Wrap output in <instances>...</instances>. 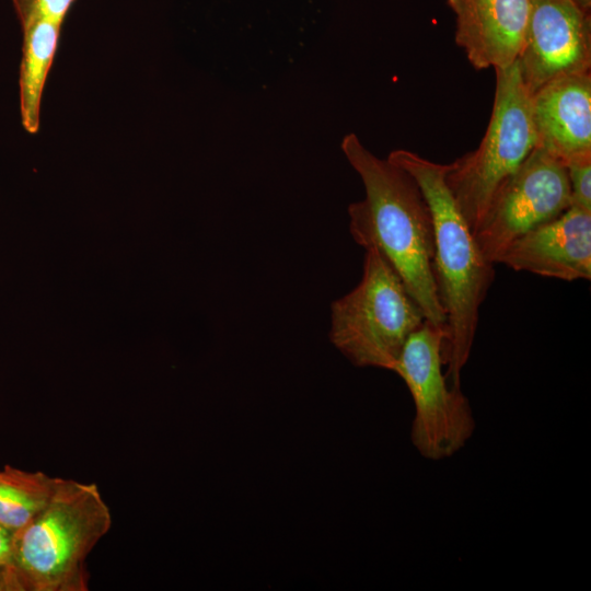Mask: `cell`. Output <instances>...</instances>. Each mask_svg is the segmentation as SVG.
Listing matches in <instances>:
<instances>
[{
  "label": "cell",
  "mask_w": 591,
  "mask_h": 591,
  "mask_svg": "<svg viewBox=\"0 0 591 591\" xmlns=\"http://www.w3.org/2000/svg\"><path fill=\"white\" fill-rule=\"evenodd\" d=\"M448 332L428 321L407 339L393 368L415 405L410 439L418 453L440 461L459 452L475 431L472 408L460 387L448 383Z\"/></svg>",
  "instance_id": "8992f818"
},
{
  "label": "cell",
  "mask_w": 591,
  "mask_h": 591,
  "mask_svg": "<svg viewBox=\"0 0 591 591\" xmlns=\"http://www.w3.org/2000/svg\"><path fill=\"white\" fill-rule=\"evenodd\" d=\"M12 552L13 532L0 523V568L13 569Z\"/></svg>",
  "instance_id": "2e32d148"
},
{
  "label": "cell",
  "mask_w": 591,
  "mask_h": 591,
  "mask_svg": "<svg viewBox=\"0 0 591 591\" xmlns=\"http://www.w3.org/2000/svg\"><path fill=\"white\" fill-rule=\"evenodd\" d=\"M0 591H22V587L13 569L0 568Z\"/></svg>",
  "instance_id": "e0dca14e"
},
{
  "label": "cell",
  "mask_w": 591,
  "mask_h": 591,
  "mask_svg": "<svg viewBox=\"0 0 591 591\" xmlns=\"http://www.w3.org/2000/svg\"><path fill=\"white\" fill-rule=\"evenodd\" d=\"M454 38L477 70L513 65L522 51L531 0H447Z\"/></svg>",
  "instance_id": "30bf717a"
},
{
  "label": "cell",
  "mask_w": 591,
  "mask_h": 591,
  "mask_svg": "<svg viewBox=\"0 0 591 591\" xmlns=\"http://www.w3.org/2000/svg\"><path fill=\"white\" fill-rule=\"evenodd\" d=\"M111 526L95 484L60 478L47 506L13 532L12 566L22 590H88L86 557Z\"/></svg>",
  "instance_id": "3957f363"
},
{
  "label": "cell",
  "mask_w": 591,
  "mask_h": 591,
  "mask_svg": "<svg viewBox=\"0 0 591 591\" xmlns=\"http://www.w3.org/2000/svg\"><path fill=\"white\" fill-rule=\"evenodd\" d=\"M364 250L360 282L331 305L329 339L356 367L392 371L426 318L380 251Z\"/></svg>",
  "instance_id": "277c9868"
},
{
  "label": "cell",
  "mask_w": 591,
  "mask_h": 591,
  "mask_svg": "<svg viewBox=\"0 0 591 591\" xmlns=\"http://www.w3.org/2000/svg\"><path fill=\"white\" fill-rule=\"evenodd\" d=\"M537 146L565 165L591 155V74L554 79L531 95Z\"/></svg>",
  "instance_id": "8fae6325"
},
{
  "label": "cell",
  "mask_w": 591,
  "mask_h": 591,
  "mask_svg": "<svg viewBox=\"0 0 591 591\" xmlns=\"http://www.w3.org/2000/svg\"><path fill=\"white\" fill-rule=\"evenodd\" d=\"M571 206L591 211V155L566 164Z\"/></svg>",
  "instance_id": "9a60e30c"
},
{
  "label": "cell",
  "mask_w": 591,
  "mask_h": 591,
  "mask_svg": "<svg viewBox=\"0 0 591 591\" xmlns=\"http://www.w3.org/2000/svg\"><path fill=\"white\" fill-rule=\"evenodd\" d=\"M21 25L38 19L62 24L74 0H12Z\"/></svg>",
  "instance_id": "5bb4252c"
},
{
  "label": "cell",
  "mask_w": 591,
  "mask_h": 591,
  "mask_svg": "<svg viewBox=\"0 0 591 591\" xmlns=\"http://www.w3.org/2000/svg\"><path fill=\"white\" fill-rule=\"evenodd\" d=\"M22 26L20 65V113L24 129L36 134L40 125V103L45 82L57 51L61 24L38 19Z\"/></svg>",
  "instance_id": "7c38bea8"
},
{
  "label": "cell",
  "mask_w": 591,
  "mask_h": 591,
  "mask_svg": "<svg viewBox=\"0 0 591 591\" xmlns=\"http://www.w3.org/2000/svg\"><path fill=\"white\" fill-rule=\"evenodd\" d=\"M387 159L416 181L431 213L433 275L447 316L445 374L452 386L460 387L461 372L473 347L479 310L495 278V264L484 257L447 184L449 164L432 162L405 149L392 151Z\"/></svg>",
  "instance_id": "7a4b0ae2"
},
{
  "label": "cell",
  "mask_w": 591,
  "mask_h": 591,
  "mask_svg": "<svg viewBox=\"0 0 591 591\" xmlns=\"http://www.w3.org/2000/svg\"><path fill=\"white\" fill-rule=\"evenodd\" d=\"M577 8H579L583 13L590 14L591 11V0H570Z\"/></svg>",
  "instance_id": "ac0fdd59"
},
{
  "label": "cell",
  "mask_w": 591,
  "mask_h": 591,
  "mask_svg": "<svg viewBox=\"0 0 591 591\" xmlns=\"http://www.w3.org/2000/svg\"><path fill=\"white\" fill-rule=\"evenodd\" d=\"M570 206L566 165L537 146L494 197L475 240L484 257L495 264L514 240Z\"/></svg>",
  "instance_id": "52a82bcc"
},
{
  "label": "cell",
  "mask_w": 591,
  "mask_h": 591,
  "mask_svg": "<svg viewBox=\"0 0 591 591\" xmlns=\"http://www.w3.org/2000/svg\"><path fill=\"white\" fill-rule=\"evenodd\" d=\"M496 71L494 106L477 149L452 163L447 184L473 233L494 197L537 147L531 95L523 84L518 60Z\"/></svg>",
  "instance_id": "5b68a950"
},
{
  "label": "cell",
  "mask_w": 591,
  "mask_h": 591,
  "mask_svg": "<svg viewBox=\"0 0 591 591\" xmlns=\"http://www.w3.org/2000/svg\"><path fill=\"white\" fill-rule=\"evenodd\" d=\"M518 63L530 95L554 79L590 72V14L570 0H531Z\"/></svg>",
  "instance_id": "ba28073f"
},
{
  "label": "cell",
  "mask_w": 591,
  "mask_h": 591,
  "mask_svg": "<svg viewBox=\"0 0 591 591\" xmlns=\"http://www.w3.org/2000/svg\"><path fill=\"white\" fill-rule=\"evenodd\" d=\"M495 264L566 281L589 280L591 211L570 206L514 240Z\"/></svg>",
  "instance_id": "9c48e42d"
},
{
  "label": "cell",
  "mask_w": 591,
  "mask_h": 591,
  "mask_svg": "<svg viewBox=\"0 0 591 591\" xmlns=\"http://www.w3.org/2000/svg\"><path fill=\"white\" fill-rule=\"evenodd\" d=\"M59 479L5 465L0 470V523L12 532L26 525L50 501Z\"/></svg>",
  "instance_id": "4fadbf2b"
},
{
  "label": "cell",
  "mask_w": 591,
  "mask_h": 591,
  "mask_svg": "<svg viewBox=\"0 0 591 591\" xmlns=\"http://www.w3.org/2000/svg\"><path fill=\"white\" fill-rule=\"evenodd\" d=\"M340 148L366 193L348 207L352 237L363 248L380 251L426 321L445 326L432 266V219L419 186L405 170L370 152L355 134L346 135Z\"/></svg>",
  "instance_id": "6da1fadb"
}]
</instances>
